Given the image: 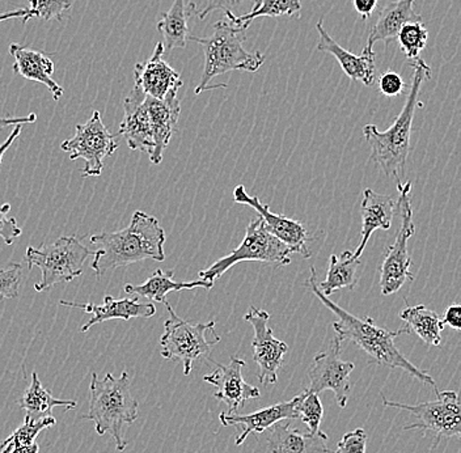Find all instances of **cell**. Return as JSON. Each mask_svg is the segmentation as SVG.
<instances>
[{
    "mask_svg": "<svg viewBox=\"0 0 461 453\" xmlns=\"http://www.w3.org/2000/svg\"><path fill=\"white\" fill-rule=\"evenodd\" d=\"M379 89L384 96H400V95L403 94V89H405V82H403L402 75L397 74V72L388 71L380 77Z\"/></svg>",
    "mask_w": 461,
    "mask_h": 453,
    "instance_id": "ab89813d",
    "label": "cell"
},
{
    "mask_svg": "<svg viewBox=\"0 0 461 453\" xmlns=\"http://www.w3.org/2000/svg\"><path fill=\"white\" fill-rule=\"evenodd\" d=\"M59 305L68 308H79L86 313L92 314L91 320L82 326L80 331L86 333L92 326L101 324V322H108V320H123L130 322L132 319H149L157 313V308L152 303H140L137 298H113V296L106 295L104 298V304L97 305L94 303L68 302V300H59Z\"/></svg>",
    "mask_w": 461,
    "mask_h": 453,
    "instance_id": "ac0fdd59",
    "label": "cell"
},
{
    "mask_svg": "<svg viewBox=\"0 0 461 453\" xmlns=\"http://www.w3.org/2000/svg\"><path fill=\"white\" fill-rule=\"evenodd\" d=\"M301 398L302 394L286 403H278L250 414L221 412L219 421L224 427L233 426L240 430L235 443L236 446H241L250 434H264L267 429L281 421L298 420V405Z\"/></svg>",
    "mask_w": 461,
    "mask_h": 453,
    "instance_id": "2e32d148",
    "label": "cell"
},
{
    "mask_svg": "<svg viewBox=\"0 0 461 453\" xmlns=\"http://www.w3.org/2000/svg\"><path fill=\"white\" fill-rule=\"evenodd\" d=\"M23 267L10 264L0 269V302L16 299L19 296L20 285L23 281Z\"/></svg>",
    "mask_w": 461,
    "mask_h": 453,
    "instance_id": "d590c367",
    "label": "cell"
},
{
    "mask_svg": "<svg viewBox=\"0 0 461 453\" xmlns=\"http://www.w3.org/2000/svg\"><path fill=\"white\" fill-rule=\"evenodd\" d=\"M402 322H406V328L414 331L423 342L430 346H440L442 334L445 328L440 317L434 311L429 310L425 305L405 308L400 313Z\"/></svg>",
    "mask_w": 461,
    "mask_h": 453,
    "instance_id": "f546056e",
    "label": "cell"
},
{
    "mask_svg": "<svg viewBox=\"0 0 461 453\" xmlns=\"http://www.w3.org/2000/svg\"><path fill=\"white\" fill-rule=\"evenodd\" d=\"M163 42H158L154 54L146 63H137L134 68V85L140 86L147 96L164 100L171 92H178L184 83L180 74L163 59Z\"/></svg>",
    "mask_w": 461,
    "mask_h": 453,
    "instance_id": "e0dca14e",
    "label": "cell"
},
{
    "mask_svg": "<svg viewBox=\"0 0 461 453\" xmlns=\"http://www.w3.org/2000/svg\"><path fill=\"white\" fill-rule=\"evenodd\" d=\"M144 104L149 112L152 142H154V149L149 155V160L155 166H158L163 160L164 151L171 142L172 135L177 130V121L181 112L180 100L177 99V92H171L164 100L146 96Z\"/></svg>",
    "mask_w": 461,
    "mask_h": 453,
    "instance_id": "ffe728a7",
    "label": "cell"
},
{
    "mask_svg": "<svg viewBox=\"0 0 461 453\" xmlns=\"http://www.w3.org/2000/svg\"><path fill=\"white\" fill-rule=\"evenodd\" d=\"M244 320L252 325L255 337L252 340L253 359L258 366L259 383L276 384L278 382V369L284 365L285 355L288 353V346L284 340L274 337L270 328V314L267 311L250 307Z\"/></svg>",
    "mask_w": 461,
    "mask_h": 453,
    "instance_id": "4fadbf2b",
    "label": "cell"
},
{
    "mask_svg": "<svg viewBox=\"0 0 461 453\" xmlns=\"http://www.w3.org/2000/svg\"><path fill=\"white\" fill-rule=\"evenodd\" d=\"M10 54L14 58V72L22 75L27 80L41 83L48 86L53 99L59 101L63 96V88L51 79L54 74V63L50 57L41 51L32 50L19 43H11Z\"/></svg>",
    "mask_w": 461,
    "mask_h": 453,
    "instance_id": "cb8c5ba5",
    "label": "cell"
},
{
    "mask_svg": "<svg viewBox=\"0 0 461 453\" xmlns=\"http://www.w3.org/2000/svg\"><path fill=\"white\" fill-rule=\"evenodd\" d=\"M396 212V204L393 198L388 195H379L373 189H366L363 192V201L360 204L362 213V232H360V244L353 252L354 258L359 259L371 235L376 230H389Z\"/></svg>",
    "mask_w": 461,
    "mask_h": 453,
    "instance_id": "603a6c76",
    "label": "cell"
},
{
    "mask_svg": "<svg viewBox=\"0 0 461 453\" xmlns=\"http://www.w3.org/2000/svg\"><path fill=\"white\" fill-rule=\"evenodd\" d=\"M429 31L425 25L420 23H409L403 25L402 31L397 34L400 48L402 53L409 60L417 59L420 58V51L426 48L428 43Z\"/></svg>",
    "mask_w": 461,
    "mask_h": 453,
    "instance_id": "d6a6232c",
    "label": "cell"
},
{
    "mask_svg": "<svg viewBox=\"0 0 461 453\" xmlns=\"http://www.w3.org/2000/svg\"><path fill=\"white\" fill-rule=\"evenodd\" d=\"M40 452V447L39 444L34 441L33 444H31V446H25V447H17V448L11 449L8 453H39Z\"/></svg>",
    "mask_w": 461,
    "mask_h": 453,
    "instance_id": "bcb514c9",
    "label": "cell"
},
{
    "mask_svg": "<svg viewBox=\"0 0 461 453\" xmlns=\"http://www.w3.org/2000/svg\"><path fill=\"white\" fill-rule=\"evenodd\" d=\"M20 409L25 411V421L39 422L46 418L53 417V409L63 406L66 409L77 408L75 401L59 400L42 385L37 374H32V383L23 397L17 401Z\"/></svg>",
    "mask_w": 461,
    "mask_h": 453,
    "instance_id": "4316f807",
    "label": "cell"
},
{
    "mask_svg": "<svg viewBox=\"0 0 461 453\" xmlns=\"http://www.w3.org/2000/svg\"><path fill=\"white\" fill-rule=\"evenodd\" d=\"M397 190L400 195L396 207L399 210L402 224L397 230L393 244L388 248L387 255L380 267L379 285L383 295L399 293L406 282L414 279L413 273L411 271V259L408 253L409 239L416 232L413 210H411V184L399 181Z\"/></svg>",
    "mask_w": 461,
    "mask_h": 453,
    "instance_id": "9c48e42d",
    "label": "cell"
},
{
    "mask_svg": "<svg viewBox=\"0 0 461 453\" xmlns=\"http://www.w3.org/2000/svg\"><path fill=\"white\" fill-rule=\"evenodd\" d=\"M88 241L96 248L91 269L97 279L109 270L125 267L144 259L163 262L166 259L164 244L166 232L155 216L134 213L128 227L117 232H101L88 236Z\"/></svg>",
    "mask_w": 461,
    "mask_h": 453,
    "instance_id": "7a4b0ae2",
    "label": "cell"
},
{
    "mask_svg": "<svg viewBox=\"0 0 461 453\" xmlns=\"http://www.w3.org/2000/svg\"><path fill=\"white\" fill-rule=\"evenodd\" d=\"M267 447L272 453H333L328 447V435L317 432H302L291 429V421H281L267 429Z\"/></svg>",
    "mask_w": 461,
    "mask_h": 453,
    "instance_id": "44dd1931",
    "label": "cell"
},
{
    "mask_svg": "<svg viewBox=\"0 0 461 453\" xmlns=\"http://www.w3.org/2000/svg\"><path fill=\"white\" fill-rule=\"evenodd\" d=\"M367 432L365 429L354 430V431L348 432L337 444L336 452L333 453H366L367 448Z\"/></svg>",
    "mask_w": 461,
    "mask_h": 453,
    "instance_id": "74e56055",
    "label": "cell"
},
{
    "mask_svg": "<svg viewBox=\"0 0 461 453\" xmlns=\"http://www.w3.org/2000/svg\"><path fill=\"white\" fill-rule=\"evenodd\" d=\"M36 121V113L28 114L27 117H0V130L8 126L23 125V123H34Z\"/></svg>",
    "mask_w": 461,
    "mask_h": 453,
    "instance_id": "7bdbcfd3",
    "label": "cell"
},
{
    "mask_svg": "<svg viewBox=\"0 0 461 453\" xmlns=\"http://www.w3.org/2000/svg\"><path fill=\"white\" fill-rule=\"evenodd\" d=\"M22 130V125L14 126V129L13 130V132H11L10 137L7 138V140H5V143L0 144V166H2L3 156H5V152L10 149V147L13 146L14 140L20 137Z\"/></svg>",
    "mask_w": 461,
    "mask_h": 453,
    "instance_id": "f6af8a7d",
    "label": "cell"
},
{
    "mask_svg": "<svg viewBox=\"0 0 461 453\" xmlns=\"http://www.w3.org/2000/svg\"><path fill=\"white\" fill-rule=\"evenodd\" d=\"M169 317L164 324V333L160 339L161 357L168 360L183 363L184 375H190L193 363L198 359H210L212 348L221 340H209L207 333H215V322L193 324L181 319L168 302L164 303Z\"/></svg>",
    "mask_w": 461,
    "mask_h": 453,
    "instance_id": "ba28073f",
    "label": "cell"
},
{
    "mask_svg": "<svg viewBox=\"0 0 461 453\" xmlns=\"http://www.w3.org/2000/svg\"><path fill=\"white\" fill-rule=\"evenodd\" d=\"M13 19H23V24H27L28 20L33 19V14L28 8H22V10L13 11V13L0 14V23Z\"/></svg>",
    "mask_w": 461,
    "mask_h": 453,
    "instance_id": "ee69618b",
    "label": "cell"
},
{
    "mask_svg": "<svg viewBox=\"0 0 461 453\" xmlns=\"http://www.w3.org/2000/svg\"><path fill=\"white\" fill-rule=\"evenodd\" d=\"M341 343L336 336L327 350L313 358L312 366L308 369L310 388L307 391L316 394L331 391L339 408L344 409L350 396V375L356 366L341 359Z\"/></svg>",
    "mask_w": 461,
    "mask_h": 453,
    "instance_id": "7c38bea8",
    "label": "cell"
},
{
    "mask_svg": "<svg viewBox=\"0 0 461 453\" xmlns=\"http://www.w3.org/2000/svg\"><path fill=\"white\" fill-rule=\"evenodd\" d=\"M437 400L429 403H420L417 405L397 403L383 397V403L387 408L402 409L411 412L417 418L418 422L403 427L405 431L422 432L423 437H428L429 432L434 435V443L431 448H437L443 438H460L461 435V411L460 401L456 392L435 391Z\"/></svg>",
    "mask_w": 461,
    "mask_h": 453,
    "instance_id": "30bf717a",
    "label": "cell"
},
{
    "mask_svg": "<svg viewBox=\"0 0 461 453\" xmlns=\"http://www.w3.org/2000/svg\"><path fill=\"white\" fill-rule=\"evenodd\" d=\"M245 365L247 363L240 358L232 357L229 365L223 366L221 363H216L218 368L212 371V374L203 377L204 382L218 388L214 397L219 401H223L229 406L227 412L230 414H238L248 400H255L261 396L258 386L245 382L243 374H241V369L245 367Z\"/></svg>",
    "mask_w": 461,
    "mask_h": 453,
    "instance_id": "9a60e30c",
    "label": "cell"
},
{
    "mask_svg": "<svg viewBox=\"0 0 461 453\" xmlns=\"http://www.w3.org/2000/svg\"><path fill=\"white\" fill-rule=\"evenodd\" d=\"M173 271H163L158 269L147 279L142 285H126V294L129 295L143 296L149 300H154L158 303H166L167 295L169 293H178L183 290H195V288H204V290H212L214 285L209 284V282L203 281V279H198V281L193 282H176L173 279Z\"/></svg>",
    "mask_w": 461,
    "mask_h": 453,
    "instance_id": "484cf974",
    "label": "cell"
},
{
    "mask_svg": "<svg viewBox=\"0 0 461 453\" xmlns=\"http://www.w3.org/2000/svg\"><path fill=\"white\" fill-rule=\"evenodd\" d=\"M33 19L60 20L66 11L70 10L68 0H29Z\"/></svg>",
    "mask_w": 461,
    "mask_h": 453,
    "instance_id": "8d00e7d4",
    "label": "cell"
},
{
    "mask_svg": "<svg viewBox=\"0 0 461 453\" xmlns=\"http://www.w3.org/2000/svg\"><path fill=\"white\" fill-rule=\"evenodd\" d=\"M233 201L244 206L252 207L258 213L259 219L264 222V226L276 236L278 240L286 244L291 252L299 253L304 258H310L311 252L307 242L312 240L308 235L307 228L301 222L294 221L281 213H274L269 204H264L258 195H249L245 192L243 185H238L233 190Z\"/></svg>",
    "mask_w": 461,
    "mask_h": 453,
    "instance_id": "5bb4252c",
    "label": "cell"
},
{
    "mask_svg": "<svg viewBox=\"0 0 461 453\" xmlns=\"http://www.w3.org/2000/svg\"><path fill=\"white\" fill-rule=\"evenodd\" d=\"M316 31L319 33V45L317 49L325 53H330L339 60L342 71L348 75L350 79L363 83L365 86H371L375 83V51L373 49H363L362 56H354L350 51L346 50L341 45H339L325 31L322 25V19L316 24Z\"/></svg>",
    "mask_w": 461,
    "mask_h": 453,
    "instance_id": "7402d4cb",
    "label": "cell"
},
{
    "mask_svg": "<svg viewBox=\"0 0 461 453\" xmlns=\"http://www.w3.org/2000/svg\"><path fill=\"white\" fill-rule=\"evenodd\" d=\"M94 253L77 236H62L53 244L39 248L28 247L25 261L29 269L41 270V281L34 285V290L43 293L53 285L74 281L82 276L86 258Z\"/></svg>",
    "mask_w": 461,
    "mask_h": 453,
    "instance_id": "8992f818",
    "label": "cell"
},
{
    "mask_svg": "<svg viewBox=\"0 0 461 453\" xmlns=\"http://www.w3.org/2000/svg\"><path fill=\"white\" fill-rule=\"evenodd\" d=\"M301 11V0H261L255 11L230 20V23L247 31L253 20L258 19V17H299Z\"/></svg>",
    "mask_w": 461,
    "mask_h": 453,
    "instance_id": "4dcf8cb0",
    "label": "cell"
},
{
    "mask_svg": "<svg viewBox=\"0 0 461 453\" xmlns=\"http://www.w3.org/2000/svg\"><path fill=\"white\" fill-rule=\"evenodd\" d=\"M212 28V36H189V40L202 45L204 53L203 72L195 86V95L212 89L210 82L219 75L235 70L256 72L265 62V56L259 51L245 50V37L240 36L244 31L238 25L219 20Z\"/></svg>",
    "mask_w": 461,
    "mask_h": 453,
    "instance_id": "5b68a950",
    "label": "cell"
},
{
    "mask_svg": "<svg viewBox=\"0 0 461 453\" xmlns=\"http://www.w3.org/2000/svg\"><path fill=\"white\" fill-rule=\"evenodd\" d=\"M10 212V204L0 206V239L5 241V245H13L23 233L22 228L17 226L16 219L8 216Z\"/></svg>",
    "mask_w": 461,
    "mask_h": 453,
    "instance_id": "f35d334b",
    "label": "cell"
},
{
    "mask_svg": "<svg viewBox=\"0 0 461 453\" xmlns=\"http://www.w3.org/2000/svg\"><path fill=\"white\" fill-rule=\"evenodd\" d=\"M322 417H324V408L319 394L305 389L299 401L298 420L308 427V431L317 432L321 425Z\"/></svg>",
    "mask_w": 461,
    "mask_h": 453,
    "instance_id": "e575fe53",
    "label": "cell"
},
{
    "mask_svg": "<svg viewBox=\"0 0 461 453\" xmlns=\"http://www.w3.org/2000/svg\"><path fill=\"white\" fill-rule=\"evenodd\" d=\"M60 149L70 155L71 160L86 161L83 177H99L104 170V159L117 151V135L106 129L100 112L95 111L86 123L77 125L75 137L63 140Z\"/></svg>",
    "mask_w": 461,
    "mask_h": 453,
    "instance_id": "8fae6325",
    "label": "cell"
},
{
    "mask_svg": "<svg viewBox=\"0 0 461 453\" xmlns=\"http://www.w3.org/2000/svg\"><path fill=\"white\" fill-rule=\"evenodd\" d=\"M91 401L88 414L83 420L95 423L97 434H111L118 451L122 452L128 446L123 429L137 421L140 403L131 394V379L128 372H122L120 377L106 374L99 379L92 374Z\"/></svg>",
    "mask_w": 461,
    "mask_h": 453,
    "instance_id": "277c9868",
    "label": "cell"
},
{
    "mask_svg": "<svg viewBox=\"0 0 461 453\" xmlns=\"http://www.w3.org/2000/svg\"><path fill=\"white\" fill-rule=\"evenodd\" d=\"M416 0H397L389 3L379 14L376 23L368 33L367 46L373 49L377 41L389 42L397 39V34L402 31L403 25L409 23H420L422 17L413 8Z\"/></svg>",
    "mask_w": 461,
    "mask_h": 453,
    "instance_id": "d4e9b609",
    "label": "cell"
},
{
    "mask_svg": "<svg viewBox=\"0 0 461 453\" xmlns=\"http://www.w3.org/2000/svg\"><path fill=\"white\" fill-rule=\"evenodd\" d=\"M379 0H353L354 8L358 13L360 19L367 20L376 10Z\"/></svg>",
    "mask_w": 461,
    "mask_h": 453,
    "instance_id": "b9f144b4",
    "label": "cell"
},
{
    "mask_svg": "<svg viewBox=\"0 0 461 453\" xmlns=\"http://www.w3.org/2000/svg\"><path fill=\"white\" fill-rule=\"evenodd\" d=\"M146 96L140 86H132L129 96L123 101V120L117 135L125 138L129 149L132 151L146 152L149 155L154 149V142L149 112L144 104Z\"/></svg>",
    "mask_w": 461,
    "mask_h": 453,
    "instance_id": "d6986e66",
    "label": "cell"
},
{
    "mask_svg": "<svg viewBox=\"0 0 461 453\" xmlns=\"http://www.w3.org/2000/svg\"><path fill=\"white\" fill-rule=\"evenodd\" d=\"M261 0H206L203 10L198 13V19L204 20L214 11H221L229 20L243 16L255 11Z\"/></svg>",
    "mask_w": 461,
    "mask_h": 453,
    "instance_id": "836d02e7",
    "label": "cell"
},
{
    "mask_svg": "<svg viewBox=\"0 0 461 453\" xmlns=\"http://www.w3.org/2000/svg\"><path fill=\"white\" fill-rule=\"evenodd\" d=\"M290 248L273 236L264 226L261 219L250 222L245 232L244 240L230 255L221 257L212 267L198 273V276L214 285L226 271L239 262L258 261L273 267H286L291 262Z\"/></svg>",
    "mask_w": 461,
    "mask_h": 453,
    "instance_id": "52a82bcc",
    "label": "cell"
},
{
    "mask_svg": "<svg viewBox=\"0 0 461 453\" xmlns=\"http://www.w3.org/2000/svg\"><path fill=\"white\" fill-rule=\"evenodd\" d=\"M360 267L359 259L354 258L351 250H345L341 255H331L327 276L321 284L317 285L322 295L330 296L342 288L353 290L357 285V270Z\"/></svg>",
    "mask_w": 461,
    "mask_h": 453,
    "instance_id": "f1b7e54d",
    "label": "cell"
},
{
    "mask_svg": "<svg viewBox=\"0 0 461 453\" xmlns=\"http://www.w3.org/2000/svg\"><path fill=\"white\" fill-rule=\"evenodd\" d=\"M195 10L194 3L187 0H175L171 10L163 14L157 28L164 39V49H184L189 40V25L187 20L190 17V11Z\"/></svg>",
    "mask_w": 461,
    "mask_h": 453,
    "instance_id": "83f0119b",
    "label": "cell"
},
{
    "mask_svg": "<svg viewBox=\"0 0 461 453\" xmlns=\"http://www.w3.org/2000/svg\"><path fill=\"white\" fill-rule=\"evenodd\" d=\"M317 274L315 267H311L310 278H308L307 285L313 291V294L319 298L320 302L330 308L337 317L339 322H334L333 328L336 331V336L344 342V340H351L354 345L362 349L366 354L380 366H385L391 369H402L409 376L420 380V383L428 384L437 391V384L430 376L428 371H423L409 362L399 349L394 345V340L402 334H411L406 326L399 329V331H391L388 329L375 324L371 317H357L350 312L339 307L336 303L331 302L328 296L322 295L321 291L317 287Z\"/></svg>",
    "mask_w": 461,
    "mask_h": 453,
    "instance_id": "6da1fadb",
    "label": "cell"
},
{
    "mask_svg": "<svg viewBox=\"0 0 461 453\" xmlns=\"http://www.w3.org/2000/svg\"><path fill=\"white\" fill-rule=\"evenodd\" d=\"M413 68L411 91L402 111L397 115L392 126L385 131H379L375 125L363 128L366 142L371 147V160L375 161L388 177L402 181L406 172L409 149H411V126L416 109L420 105V94L425 80L431 79V68L425 60L417 58L411 60Z\"/></svg>",
    "mask_w": 461,
    "mask_h": 453,
    "instance_id": "3957f363",
    "label": "cell"
},
{
    "mask_svg": "<svg viewBox=\"0 0 461 453\" xmlns=\"http://www.w3.org/2000/svg\"><path fill=\"white\" fill-rule=\"evenodd\" d=\"M443 324L451 326L455 331H461V307L459 304L451 305L447 308Z\"/></svg>",
    "mask_w": 461,
    "mask_h": 453,
    "instance_id": "60d3db41",
    "label": "cell"
},
{
    "mask_svg": "<svg viewBox=\"0 0 461 453\" xmlns=\"http://www.w3.org/2000/svg\"><path fill=\"white\" fill-rule=\"evenodd\" d=\"M56 425L57 421L54 417L46 418V420L39 421V422L24 421V423L19 429L14 430L13 434L3 441L2 446H0L2 447V452L0 453H8L11 449L17 448V447L31 446L39 437L40 432Z\"/></svg>",
    "mask_w": 461,
    "mask_h": 453,
    "instance_id": "1f68e13d",
    "label": "cell"
}]
</instances>
